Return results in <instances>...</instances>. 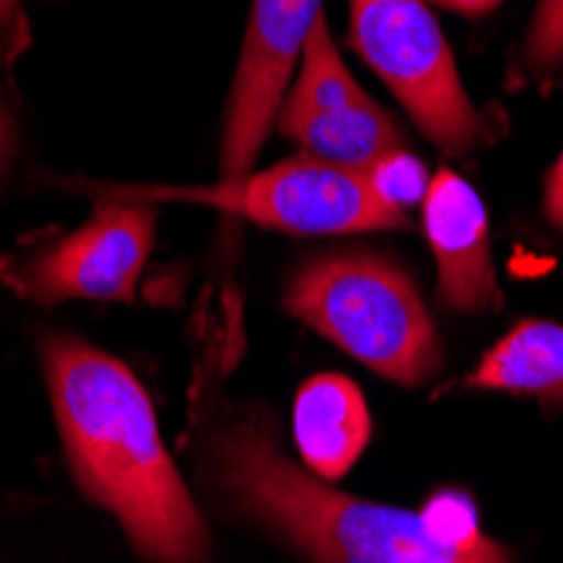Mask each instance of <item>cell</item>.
<instances>
[{
	"instance_id": "8",
	"label": "cell",
	"mask_w": 563,
	"mask_h": 563,
	"mask_svg": "<svg viewBox=\"0 0 563 563\" xmlns=\"http://www.w3.org/2000/svg\"><path fill=\"white\" fill-rule=\"evenodd\" d=\"M321 14V0H253L223 129V179L250 173Z\"/></svg>"
},
{
	"instance_id": "12",
	"label": "cell",
	"mask_w": 563,
	"mask_h": 563,
	"mask_svg": "<svg viewBox=\"0 0 563 563\" xmlns=\"http://www.w3.org/2000/svg\"><path fill=\"white\" fill-rule=\"evenodd\" d=\"M365 176H368L372 189L378 192V199L401 213H408V207H422L429 183H432L429 169L405 148L388 152V156L378 159Z\"/></svg>"
},
{
	"instance_id": "13",
	"label": "cell",
	"mask_w": 563,
	"mask_h": 563,
	"mask_svg": "<svg viewBox=\"0 0 563 563\" xmlns=\"http://www.w3.org/2000/svg\"><path fill=\"white\" fill-rule=\"evenodd\" d=\"M422 520H426L429 533L452 550H476L489 540L479 530V517H476L473 499L466 493H455V489L435 493L422 509Z\"/></svg>"
},
{
	"instance_id": "17",
	"label": "cell",
	"mask_w": 563,
	"mask_h": 563,
	"mask_svg": "<svg viewBox=\"0 0 563 563\" xmlns=\"http://www.w3.org/2000/svg\"><path fill=\"white\" fill-rule=\"evenodd\" d=\"M4 156H8V119L4 109H0V166H4Z\"/></svg>"
},
{
	"instance_id": "6",
	"label": "cell",
	"mask_w": 563,
	"mask_h": 563,
	"mask_svg": "<svg viewBox=\"0 0 563 563\" xmlns=\"http://www.w3.org/2000/svg\"><path fill=\"white\" fill-rule=\"evenodd\" d=\"M277 125L303 148V156L357 173H368L388 152L405 148L395 119L344 68L324 14L303 44L297 78L280 101Z\"/></svg>"
},
{
	"instance_id": "5",
	"label": "cell",
	"mask_w": 563,
	"mask_h": 563,
	"mask_svg": "<svg viewBox=\"0 0 563 563\" xmlns=\"http://www.w3.org/2000/svg\"><path fill=\"white\" fill-rule=\"evenodd\" d=\"M129 199H186L297 236L405 230L408 213L378 199L368 176L314 156H294L267 173L223 179L210 189H122Z\"/></svg>"
},
{
	"instance_id": "7",
	"label": "cell",
	"mask_w": 563,
	"mask_h": 563,
	"mask_svg": "<svg viewBox=\"0 0 563 563\" xmlns=\"http://www.w3.org/2000/svg\"><path fill=\"white\" fill-rule=\"evenodd\" d=\"M156 240V210L142 199H101L91 220L34 253L14 284L34 300H132Z\"/></svg>"
},
{
	"instance_id": "1",
	"label": "cell",
	"mask_w": 563,
	"mask_h": 563,
	"mask_svg": "<svg viewBox=\"0 0 563 563\" xmlns=\"http://www.w3.org/2000/svg\"><path fill=\"white\" fill-rule=\"evenodd\" d=\"M44 375L78 486L112 509L132 547L156 563H199L207 523L163 442L148 391L78 338L44 344Z\"/></svg>"
},
{
	"instance_id": "14",
	"label": "cell",
	"mask_w": 563,
	"mask_h": 563,
	"mask_svg": "<svg viewBox=\"0 0 563 563\" xmlns=\"http://www.w3.org/2000/svg\"><path fill=\"white\" fill-rule=\"evenodd\" d=\"M563 65V0H540L523 41V71L547 78Z\"/></svg>"
},
{
	"instance_id": "15",
	"label": "cell",
	"mask_w": 563,
	"mask_h": 563,
	"mask_svg": "<svg viewBox=\"0 0 563 563\" xmlns=\"http://www.w3.org/2000/svg\"><path fill=\"white\" fill-rule=\"evenodd\" d=\"M543 213L563 233V152H560V159L553 163V169L547 173V183H543Z\"/></svg>"
},
{
	"instance_id": "9",
	"label": "cell",
	"mask_w": 563,
	"mask_h": 563,
	"mask_svg": "<svg viewBox=\"0 0 563 563\" xmlns=\"http://www.w3.org/2000/svg\"><path fill=\"white\" fill-rule=\"evenodd\" d=\"M422 230L435 253L439 297L452 311H489L499 303L489 217L479 192L452 169L432 176L422 199Z\"/></svg>"
},
{
	"instance_id": "2",
	"label": "cell",
	"mask_w": 563,
	"mask_h": 563,
	"mask_svg": "<svg viewBox=\"0 0 563 563\" xmlns=\"http://www.w3.org/2000/svg\"><path fill=\"white\" fill-rule=\"evenodd\" d=\"M213 466L223 493L246 517L314 563H509V553L493 540L476 550H452L429 533L422 514L328 489L284 459L261 422L217 435Z\"/></svg>"
},
{
	"instance_id": "10",
	"label": "cell",
	"mask_w": 563,
	"mask_h": 563,
	"mask_svg": "<svg viewBox=\"0 0 563 563\" xmlns=\"http://www.w3.org/2000/svg\"><path fill=\"white\" fill-rule=\"evenodd\" d=\"M372 439L365 395L344 375H314L294 398V442L318 479H341Z\"/></svg>"
},
{
	"instance_id": "16",
	"label": "cell",
	"mask_w": 563,
	"mask_h": 563,
	"mask_svg": "<svg viewBox=\"0 0 563 563\" xmlns=\"http://www.w3.org/2000/svg\"><path fill=\"white\" fill-rule=\"evenodd\" d=\"M435 4H442V8H449V11H459V14L476 18V14L493 11V8L499 4V0H435Z\"/></svg>"
},
{
	"instance_id": "3",
	"label": "cell",
	"mask_w": 563,
	"mask_h": 563,
	"mask_svg": "<svg viewBox=\"0 0 563 563\" xmlns=\"http://www.w3.org/2000/svg\"><path fill=\"white\" fill-rule=\"evenodd\" d=\"M284 307L398 385H422L442 365L419 287L382 253L341 250L307 261L290 277Z\"/></svg>"
},
{
	"instance_id": "11",
	"label": "cell",
	"mask_w": 563,
	"mask_h": 563,
	"mask_svg": "<svg viewBox=\"0 0 563 563\" xmlns=\"http://www.w3.org/2000/svg\"><path fill=\"white\" fill-rule=\"evenodd\" d=\"M470 385L563 405V328L520 321L483 357Z\"/></svg>"
},
{
	"instance_id": "4",
	"label": "cell",
	"mask_w": 563,
	"mask_h": 563,
	"mask_svg": "<svg viewBox=\"0 0 563 563\" xmlns=\"http://www.w3.org/2000/svg\"><path fill=\"white\" fill-rule=\"evenodd\" d=\"M351 47L439 148L470 152L483 119L426 0H351Z\"/></svg>"
},
{
	"instance_id": "18",
	"label": "cell",
	"mask_w": 563,
	"mask_h": 563,
	"mask_svg": "<svg viewBox=\"0 0 563 563\" xmlns=\"http://www.w3.org/2000/svg\"><path fill=\"white\" fill-rule=\"evenodd\" d=\"M18 4H21V0H0V21H8Z\"/></svg>"
}]
</instances>
